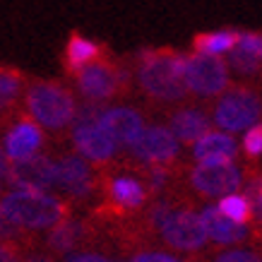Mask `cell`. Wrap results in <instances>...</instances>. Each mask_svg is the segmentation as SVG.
I'll use <instances>...</instances> for the list:
<instances>
[{
    "mask_svg": "<svg viewBox=\"0 0 262 262\" xmlns=\"http://www.w3.org/2000/svg\"><path fill=\"white\" fill-rule=\"evenodd\" d=\"M72 77H75L77 92L87 101H94V103L111 101L116 96L125 94L127 87H130V70L123 63L113 60L108 53L96 58L94 63L84 65Z\"/></svg>",
    "mask_w": 262,
    "mask_h": 262,
    "instance_id": "4",
    "label": "cell"
},
{
    "mask_svg": "<svg viewBox=\"0 0 262 262\" xmlns=\"http://www.w3.org/2000/svg\"><path fill=\"white\" fill-rule=\"evenodd\" d=\"M243 154L250 161L262 157V123H255L248 127L246 137H243Z\"/></svg>",
    "mask_w": 262,
    "mask_h": 262,
    "instance_id": "25",
    "label": "cell"
},
{
    "mask_svg": "<svg viewBox=\"0 0 262 262\" xmlns=\"http://www.w3.org/2000/svg\"><path fill=\"white\" fill-rule=\"evenodd\" d=\"M137 87L154 103H178L188 96L185 56L176 48H144L135 58Z\"/></svg>",
    "mask_w": 262,
    "mask_h": 262,
    "instance_id": "1",
    "label": "cell"
},
{
    "mask_svg": "<svg viewBox=\"0 0 262 262\" xmlns=\"http://www.w3.org/2000/svg\"><path fill=\"white\" fill-rule=\"evenodd\" d=\"M43 142H46V137H43L41 125L34 123L29 116H24L5 133L3 147H5V154H8L10 161H19V159H29L34 154H39Z\"/></svg>",
    "mask_w": 262,
    "mask_h": 262,
    "instance_id": "15",
    "label": "cell"
},
{
    "mask_svg": "<svg viewBox=\"0 0 262 262\" xmlns=\"http://www.w3.org/2000/svg\"><path fill=\"white\" fill-rule=\"evenodd\" d=\"M3 216L19 229L43 231L70 216V207L46 190H12L0 202Z\"/></svg>",
    "mask_w": 262,
    "mask_h": 262,
    "instance_id": "3",
    "label": "cell"
},
{
    "mask_svg": "<svg viewBox=\"0 0 262 262\" xmlns=\"http://www.w3.org/2000/svg\"><path fill=\"white\" fill-rule=\"evenodd\" d=\"M214 262H262V257L253 250H224L214 257Z\"/></svg>",
    "mask_w": 262,
    "mask_h": 262,
    "instance_id": "26",
    "label": "cell"
},
{
    "mask_svg": "<svg viewBox=\"0 0 262 262\" xmlns=\"http://www.w3.org/2000/svg\"><path fill=\"white\" fill-rule=\"evenodd\" d=\"M231 84L229 63L222 56L195 53L185 56V87L188 94L200 99H214Z\"/></svg>",
    "mask_w": 262,
    "mask_h": 262,
    "instance_id": "7",
    "label": "cell"
},
{
    "mask_svg": "<svg viewBox=\"0 0 262 262\" xmlns=\"http://www.w3.org/2000/svg\"><path fill=\"white\" fill-rule=\"evenodd\" d=\"M127 262H181L173 255L166 253H157V250H142V253H135Z\"/></svg>",
    "mask_w": 262,
    "mask_h": 262,
    "instance_id": "27",
    "label": "cell"
},
{
    "mask_svg": "<svg viewBox=\"0 0 262 262\" xmlns=\"http://www.w3.org/2000/svg\"><path fill=\"white\" fill-rule=\"evenodd\" d=\"M87 238H89L87 224L68 216L63 222H58L56 226H51V231H48V236H46V246L53 253H70L75 248H80Z\"/></svg>",
    "mask_w": 262,
    "mask_h": 262,
    "instance_id": "21",
    "label": "cell"
},
{
    "mask_svg": "<svg viewBox=\"0 0 262 262\" xmlns=\"http://www.w3.org/2000/svg\"><path fill=\"white\" fill-rule=\"evenodd\" d=\"M0 222H3V209H0Z\"/></svg>",
    "mask_w": 262,
    "mask_h": 262,
    "instance_id": "32",
    "label": "cell"
},
{
    "mask_svg": "<svg viewBox=\"0 0 262 262\" xmlns=\"http://www.w3.org/2000/svg\"><path fill=\"white\" fill-rule=\"evenodd\" d=\"M219 212H222L224 216H229L231 222L236 224H243V226H248V224L253 222V205H250V200H248V195H236V192H229V195H224L222 200H219Z\"/></svg>",
    "mask_w": 262,
    "mask_h": 262,
    "instance_id": "24",
    "label": "cell"
},
{
    "mask_svg": "<svg viewBox=\"0 0 262 262\" xmlns=\"http://www.w3.org/2000/svg\"><path fill=\"white\" fill-rule=\"evenodd\" d=\"M108 53V48L99 43L94 39H87L82 34H70L68 36V43H65V53H63V65L68 75H75L80 72L84 65L94 63L96 58H101Z\"/></svg>",
    "mask_w": 262,
    "mask_h": 262,
    "instance_id": "20",
    "label": "cell"
},
{
    "mask_svg": "<svg viewBox=\"0 0 262 262\" xmlns=\"http://www.w3.org/2000/svg\"><path fill=\"white\" fill-rule=\"evenodd\" d=\"M181 144L166 125H144L142 135L127 149L133 161L142 166H171L178 159Z\"/></svg>",
    "mask_w": 262,
    "mask_h": 262,
    "instance_id": "10",
    "label": "cell"
},
{
    "mask_svg": "<svg viewBox=\"0 0 262 262\" xmlns=\"http://www.w3.org/2000/svg\"><path fill=\"white\" fill-rule=\"evenodd\" d=\"M101 212L113 219H125L142 212L149 200L147 185L137 176H101Z\"/></svg>",
    "mask_w": 262,
    "mask_h": 262,
    "instance_id": "8",
    "label": "cell"
},
{
    "mask_svg": "<svg viewBox=\"0 0 262 262\" xmlns=\"http://www.w3.org/2000/svg\"><path fill=\"white\" fill-rule=\"evenodd\" d=\"M65 262H116L106 255H99V253H75L70 257H65Z\"/></svg>",
    "mask_w": 262,
    "mask_h": 262,
    "instance_id": "28",
    "label": "cell"
},
{
    "mask_svg": "<svg viewBox=\"0 0 262 262\" xmlns=\"http://www.w3.org/2000/svg\"><path fill=\"white\" fill-rule=\"evenodd\" d=\"M262 96L246 84H229L216 99L212 108V123L226 133H241L246 127L260 123Z\"/></svg>",
    "mask_w": 262,
    "mask_h": 262,
    "instance_id": "6",
    "label": "cell"
},
{
    "mask_svg": "<svg viewBox=\"0 0 262 262\" xmlns=\"http://www.w3.org/2000/svg\"><path fill=\"white\" fill-rule=\"evenodd\" d=\"M27 116L51 133L70 127L77 116V99L63 82L34 80L24 89Z\"/></svg>",
    "mask_w": 262,
    "mask_h": 262,
    "instance_id": "2",
    "label": "cell"
},
{
    "mask_svg": "<svg viewBox=\"0 0 262 262\" xmlns=\"http://www.w3.org/2000/svg\"><path fill=\"white\" fill-rule=\"evenodd\" d=\"M236 140L231 133H207L192 144V157L198 164H226L236 159Z\"/></svg>",
    "mask_w": 262,
    "mask_h": 262,
    "instance_id": "19",
    "label": "cell"
},
{
    "mask_svg": "<svg viewBox=\"0 0 262 262\" xmlns=\"http://www.w3.org/2000/svg\"><path fill=\"white\" fill-rule=\"evenodd\" d=\"M58 164V176H56V185L68 195V198L77 200H89L99 190L101 185V176L94 173V168L87 164L84 157L80 154H68L63 157Z\"/></svg>",
    "mask_w": 262,
    "mask_h": 262,
    "instance_id": "12",
    "label": "cell"
},
{
    "mask_svg": "<svg viewBox=\"0 0 262 262\" xmlns=\"http://www.w3.org/2000/svg\"><path fill=\"white\" fill-rule=\"evenodd\" d=\"M241 32H205V34H195L192 36V51L195 53H209V56H222L229 53L231 48L238 43Z\"/></svg>",
    "mask_w": 262,
    "mask_h": 262,
    "instance_id": "22",
    "label": "cell"
},
{
    "mask_svg": "<svg viewBox=\"0 0 262 262\" xmlns=\"http://www.w3.org/2000/svg\"><path fill=\"white\" fill-rule=\"evenodd\" d=\"M202 224H205L207 238H212L219 246H233V243H243L250 238V231L243 224L231 222L229 216H224L216 205H205L202 207Z\"/></svg>",
    "mask_w": 262,
    "mask_h": 262,
    "instance_id": "17",
    "label": "cell"
},
{
    "mask_svg": "<svg viewBox=\"0 0 262 262\" xmlns=\"http://www.w3.org/2000/svg\"><path fill=\"white\" fill-rule=\"evenodd\" d=\"M190 188L200 198H224L229 192L238 190L243 176L233 161L226 164H198L188 173Z\"/></svg>",
    "mask_w": 262,
    "mask_h": 262,
    "instance_id": "11",
    "label": "cell"
},
{
    "mask_svg": "<svg viewBox=\"0 0 262 262\" xmlns=\"http://www.w3.org/2000/svg\"><path fill=\"white\" fill-rule=\"evenodd\" d=\"M24 262H53L51 255H43V253H34L29 257H24Z\"/></svg>",
    "mask_w": 262,
    "mask_h": 262,
    "instance_id": "30",
    "label": "cell"
},
{
    "mask_svg": "<svg viewBox=\"0 0 262 262\" xmlns=\"http://www.w3.org/2000/svg\"><path fill=\"white\" fill-rule=\"evenodd\" d=\"M8 168H10V159L8 154L0 149V176H8Z\"/></svg>",
    "mask_w": 262,
    "mask_h": 262,
    "instance_id": "31",
    "label": "cell"
},
{
    "mask_svg": "<svg viewBox=\"0 0 262 262\" xmlns=\"http://www.w3.org/2000/svg\"><path fill=\"white\" fill-rule=\"evenodd\" d=\"M103 106L94 101H87L82 108H77L75 123H72V144L80 151V157H84L92 164H111L116 159L118 144L113 142V137L106 133L99 123Z\"/></svg>",
    "mask_w": 262,
    "mask_h": 262,
    "instance_id": "5",
    "label": "cell"
},
{
    "mask_svg": "<svg viewBox=\"0 0 262 262\" xmlns=\"http://www.w3.org/2000/svg\"><path fill=\"white\" fill-rule=\"evenodd\" d=\"M161 243H166L173 250H183V253H195L202 250L207 243V231L202 224V216L198 212L188 209H173L166 216V222L161 224L159 233Z\"/></svg>",
    "mask_w": 262,
    "mask_h": 262,
    "instance_id": "9",
    "label": "cell"
},
{
    "mask_svg": "<svg viewBox=\"0 0 262 262\" xmlns=\"http://www.w3.org/2000/svg\"><path fill=\"white\" fill-rule=\"evenodd\" d=\"M101 127L113 137V142L118 144L120 149H130L135 140L142 135L144 130V116L133 106H111L103 108L99 116Z\"/></svg>",
    "mask_w": 262,
    "mask_h": 262,
    "instance_id": "14",
    "label": "cell"
},
{
    "mask_svg": "<svg viewBox=\"0 0 262 262\" xmlns=\"http://www.w3.org/2000/svg\"><path fill=\"white\" fill-rule=\"evenodd\" d=\"M24 92V75L17 68L0 65V116L12 111V106Z\"/></svg>",
    "mask_w": 262,
    "mask_h": 262,
    "instance_id": "23",
    "label": "cell"
},
{
    "mask_svg": "<svg viewBox=\"0 0 262 262\" xmlns=\"http://www.w3.org/2000/svg\"><path fill=\"white\" fill-rule=\"evenodd\" d=\"M0 262H19L15 248L8 246V243H3V241H0Z\"/></svg>",
    "mask_w": 262,
    "mask_h": 262,
    "instance_id": "29",
    "label": "cell"
},
{
    "mask_svg": "<svg viewBox=\"0 0 262 262\" xmlns=\"http://www.w3.org/2000/svg\"><path fill=\"white\" fill-rule=\"evenodd\" d=\"M56 176L58 164L43 154L12 161L8 168V181L17 190H48L56 185Z\"/></svg>",
    "mask_w": 262,
    "mask_h": 262,
    "instance_id": "13",
    "label": "cell"
},
{
    "mask_svg": "<svg viewBox=\"0 0 262 262\" xmlns=\"http://www.w3.org/2000/svg\"><path fill=\"white\" fill-rule=\"evenodd\" d=\"M168 130L176 135V140L183 144H195L202 135L212 130V118L202 108L185 106L168 116Z\"/></svg>",
    "mask_w": 262,
    "mask_h": 262,
    "instance_id": "18",
    "label": "cell"
},
{
    "mask_svg": "<svg viewBox=\"0 0 262 262\" xmlns=\"http://www.w3.org/2000/svg\"><path fill=\"white\" fill-rule=\"evenodd\" d=\"M226 63L238 75H243V77L260 75L262 72V32H241L238 43L229 51Z\"/></svg>",
    "mask_w": 262,
    "mask_h": 262,
    "instance_id": "16",
    "label": "cell"
}]
</instances>
